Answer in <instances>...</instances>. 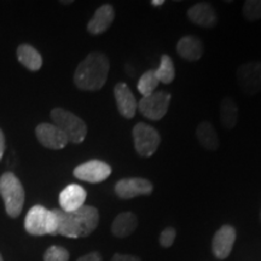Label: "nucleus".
Masks as SVG:
<instances>
[{
	"label": "nucleus",
	"mask_w": 261,
	"mask_h": 261,
	"mask_svg": "<svg viewBox=\"0 0 261 261\" xmlns=\"http://www.w3.org/2000/svg\"><path fill=\"white\" fill-rule=\"evenodd\" d=\"M17 58L23 67L31 71H38L42 67V57L35 47L22 44L17 47Z\"/></svg>",
	"instance_id": "nucleus-19"
},
{
	"label": "nucleus",
	"mask_w": 261,
	"mask_h": 261,
	"mask_svg": "<svg viewBox=\"0 0 261 261\" xmlns=\"http://www.w3.org/2000/svg\"><path fill=\"white\" fill-rule=\"evenodd\" d=\"M76 261H103V257L98 252H92L79 257Z\"/></svg>",
	"instance_id": "nucleus-27"
},
{
	"label": "nucleus",
	"mask_w": 261,
	"mask_h": 261,
	"mask_svg": "<svg viewBox=\"0 0 261 261\" xmlns=\"http://www.w3.org/2000/svg\"><path fill=\"white\" fill-rule=\"evenodd\" d=\"M132 136L137 154L143 158L154 155L161 143V137L156 128L144 122L137 123L133 127Z\"/></svg>",
	"instance_id": "nucleus-6"
},
{
	"label": "nucleus",
	"mask_w": 261,
	"mask_h": 261,
	"mask_svg": "<svg viewBox=\"0 0 261 261\" xmlns=\"http://www.w3.org/2000/svg\"><path fill=\"white\" fill-rule=\"evenodd\" d=\"M114 18H115V10L112 5L104 4L99 6L87 23V32L92 35L103 34L110 28Z\"/></svg>",
	"instance_id": "nucleus-16"
},
{
	"label": "nucleus",
	"mask_w": 261,
	"mask_h": 261,
	"mask_svg": "<svg viewBox=\"0 0 261 261\" xmlns=\"http://www.w3.org/2000/svg\"><path fill=\"white\" fill-rule=\"evenodd\" d=\"M112 174V167L107 162L100 160H90L81 163L74 169V177L83 181L97 184L109 178Z\"/></svg>",
	"instance_id": "nucleus-9"
},
{
	"label": "nucleus",
	"mask_w": 261,
	"mask_h": 261,
	"mask_svg": "<svg viewBox=\"0 0 261 261\" xmlns=\"http://www.w3.org/2000/svg\"><path fill=\"white\" fill-rule=\"evenodd\" d=\"M0 261H4V260H3V257H2V254H0Z\"/></svg>",
	"instance_id": "nucleus-32"
},
{
	"label": "nucleus",
	"mask_w": 261,
	"mask_h": 261,
	"mask_svg": "<svg viewBox=\"0 0 261 261\" xmlns=\"http://www.w3.org/2000/svg\"><path fill=\"white\" fill-rule=\"evenodd\" d=\"M175 237H177V231L173 227H166L160 234V244L163 248H169L174 243Z\"/></svg>",
	"instance_id": "nucleus-26"
},
{
	"label": "nucleus",
	"mask_w": 261,
	"mask_h": 261,
	"mask_svg": "<svg viewBox=\"0 0 261 261\" xmlns=\"http://www.w3.org/2000/svg\"><path fill=\"white\" fill-rule=\"evenodd\" d=\"M35 136L42 146L52 150H61L67 146V137L54 123H40L35 128Z\"/></svg>",
	"instance_id": "nucleus-11"
},
{
	"label": "nucleus",
	"mask_w": 261,
	"mask_h": 261,
	"mask_svg": "<svg viewBox=\"0 0 261 261\" xmlns=\"http://www.w3.org/2000/svg\"><path fill=\"white\" fill-rule=\"evenodd\" d=\"M243 16L248 21L261 18V0H247L243 5Z\"/></svg>",
	"instance_id": "nucleus-24"
},
{
	"label": "nucleus",
	"mask_w": 261,
	"mask_h": 261,
	"mask_svg": "<svg viewBox=\"0 0 261 261\" xmlns=\"http://www.w3.org/2000/svg\"><path fill=\"white\" fill-rule=\"evenodd\" d=\"M109 69V60L103 52H91L75 70V86L81 91L100 90L107 83Z\"/></svg>",
	"instance_id": "nucleus-2"
},
{
	"label": "nucleus",
	"mask_w": 261,
	"mask_h": 261,
	"mask_svg": "<svg viewBox=\"0 0 261 261\" xmlns=\"http://www.w3.org/2000/svg\"><path fill=\"white\" fill-rule=\"evenodd\" d=\"M196 137L202 148L214 151L219 148V138L215 132L213 125L210 121H202L196 128Z\"/></svg>",
	"instance_id": "nucleus-20"
},
{
	"label": "nucleus",
	"mask_w": 261,
	"mask_h": 261,
	"mask_svg": "<svg viewBox=\"0 0 261 261\" xmlns=\"http://www.w3.org/2000/svg\"><path fill=\"white\" fill-rule=\"evenodd\" d=\"M112 261H140L139 257L135 255H126V254H115L112 257Z\"/></svg>",
	"instance_id": "nucleus-28"
},
{
	"label": "nucleus",
	"mask_w": 261,
	"mask_h": 261,
	"mask_svg": "<svg viewBox=\"0 0 261 261\" xmlns=\"http://www.w3.org/2000/svg\"><path fill=\"white\" fill-rule=\"evenodd\" d=\"M236 241V230L231 225H224L217 231L212 241V252L217 259L224 260L232 252Z\"/></svg>",
	"instance_id": "nucleus-12"
},
{
	"label": "nucleus",
	"mask_w": 261,
	"mask_h": 261,
	"mask_svg": "<svg viewBox=\"0 0 261 261\" xmlns=\"http://www.w3.org/2000/svg\"><path fill=\"white\" fill-rule=\"evenodd\" d=\"M163 4H165V0H152L151 2V5L155 6V8L156 6H161Z\"/></svg>",
	"instance_id": "nucleus-30"
},
{
	"label": "nucleus",
	"mask_w": 261,
	"mask_h": 261,
	"mask_svg": "<svg viewBox=\"0 0 261 261\" xmlns=\"http://www.w3.org/2000/svg\"><path fill=\"white\" fill-rule=\"evenodd\" d=\"M4 151H5V137L3 130L0 129V161H2L3 156H4Z\"/></svg>",
	"instance_id": "nucleus-29"
},
{
	"label": "nucleus",
	"mask_w": 261,
	"mask_h": 261,
	"mask_svg": "<svg viewBox=\"0 0 261 261\" xmlns=\"http://www.w3.org/2000/svg\"><path fill=\"white\" fill-rule=\"evenodd\" d=\"M69 252L63 247L51 246L44 254V261H69Z\"/></svg>",
	"instance_id": "nucleus-25"
},
{
	"label": "nucleus",
	"mask_w": 261,
	"mask_h": 261,
	"mask_svg": "<svg viewBox=\"0 0 261 261\" xmlns=\"http://www.w3.org/2000/svg\"><path fill=\"white\" fill-rule=\"evenodd\" d=\"M50 115L54 125L64 133L69 143L80 144L86 138L87 125L79 116L62 108L52 109Z\"/></svg>",
	"instance_id": "nucleus-5"
},
{
	"label": "nucleus",
	"mask_w": 261,
	"mask_h": 261,
	"mask_svg": "<svg viewBox=\"0 0 261 261\" xmlns=\"http://www.w3.org/2000/svg\"><path fill=\"white\" fill-rule=\"evenodd\" d=\"M57 215L56 234L68 238L87 237L99 224V212L93 205H83L74 212L54 210Z\"/></svg>",
	"instance_id": "nucleus-1"
},
{
	"label": "nucleus",
	"mask_w": 261,
	"mask_h": 261,
	"mask_svg": "<svg viewBox=\"0 0 261 261\" xmlns=\"http://www.w3.org/2000/svg\"><path fill=\"white\" fill-rule=\"evenodd\" d=\"M155 74L160 83L166 85L173 83L175 77V68L173 60L168 55H162L160 60V67L155 70Z\"/></svg>",
	"instance_id": "nucleus-22"
},
{
	"label": "nucleus",
	"mask_w": 261,
	"mask_h": 261,
	"mask_svg": "<svg viewBox=\"0 0 261 261\" xmlns=\"http://www.w3.org/2000/svg\"><path fill=\"white\" fill-rule=\"evenodd\" d=\"M187 15L192 23L202 28H213L217 25V14L210 3L202 2L192 5L189 8Z\"/></svg>",
	"instance_id": "nucleus-14"
},
{
	"label": "nucleus",
	"mask_w": 261,
	"mask_h": 261,
	"mask_svg": "<svg viewBox=\"0 0 261 261\" xmlns=\"http://www.w3.org/2000/svg\"><path fill=\"white\" fill-rule=\"evenodd\" d=\"M169 103H171V93L166 91H156L139 100L138 110L148 120L159 121L167 114Z\"/></svg>",
	"instance_id": "nucleus-7"
},
{
	"label": "nucleus",
	"mask_w": 261,
	"mask_h": 261,
	"mask_svg": "<svg viewBox=\"0 0 261 261\" xmlns=\"http://www.w3.org/2000/svg\"><path fill=\"white\" fill-rule=\"evenodd\" d=\"M154 187L145 178H125L115 184V194L121 200H130L140 195H150Z\"/></svg>",
	"instance_id": "nucleus-10"
},
{
	"label": "nucleus",
	"mask_w": 261,
	"mask_h": 261,
	"mask_svg": "<svg viewBox=\"0 0 261 261\" xmlns=\"http://www.w3.org/2000/svg\"><path fill=\"white\" fill-rule=\"evenodd\" d=\"M0 196L5 204L6 214L15 219L23 210L25 192L23 185L12 172H5L0 177Z\"/></svg>",
	"instance_id": "nucleus-3"
},
{
	"label": "nucleus",
	"mask_w": 261,
	"mask_h": 261,
	"mask_svg": "<svg viewBox=\"0 0 261 261\" xmlns=\"http://www.w3.org/2000/svg\"><path fill=\"white\" fill-rule=\"evenodd\" d=\"M24 228L32 236H56L57 215L54 210L48 211L44 205H33L25 215Z\"/></svg>",
	"instance_id": "nucleus-4"
},
{
	"label": "nucleus",
	"mask_w": 261,
	"mask_h": 261,
	"mask_svg": "<svg viewBox=\"0 0 261 261\" xmlns=\"http://www.w3.org/2000/svg\"><path fill=\"white\" fill-rule=\"evenodd\" d=\"M114 97H115L116 107L119 113L126 119H132L136 115L138 109V102H137L135 94L126 83H119L114 87Z\"/></svg>",
	"instance_id": "nucleus-13"
},
{
	"label": "nucleus",
	"mask_w": 261,
	"mask_h": 261,
	"mask_svg": "<svg viewBox=\"0 0 261 261\" xmlns=\"http://www.w3.org/2000/svg\"><path fill=\"white\" fill-rule=\"evenodd\" d=\"M138 226V218L130 212L120 213L112 224V233L117 238L128 237Z\"/></svg>",
	"instance_id": "nucleus-18"
},
{
	"label": "nucleus",
	"mask_w": 261,
	"mask_h": 261,
	"mask_svg": "<svg viewBox=\"0 0 261 261\" xmlns=\"http://www.w3.org/2000/svg\"><path fill=\"white\" fill-rule=\"evenodd\" d=\"M87 194L83 187L77 184H70L61 191L60 201L61 210L63 212H74L81 208L86 200Z\"/></svg>",
	"instance_id": "nucleus-15"
},
{
	"label": "nucleus",
	"mask_w": 261,
	"mask_h": 261,
	"mask_svg": "<svg viewBox=\"0 0 261 261\" xmlns=\"http://www.w3.org/2000/svg\"><path fill=\"white\" fill-rule=\"evenodd\" d=\"M61 3L62 4H71L73 2H71V0H68V2H61Z\"/></svg>",
	"instance_id": "nucleus-31"
},
{
	"label": "nucleus",
	"mask_w": 261,
	"mask_h": 261,
	"mask_svg": "<svg viewBox=\"0 0 261 261\" xmlns=\"http://www.w3.org/2000/svg\"><path fill=\"white\" fill-rule=\"evenodd\" d=\"M159 84L160 81L158 79V76H156L155 70L149 69L139 77L138 84H137V89H138L143 97H146L156 92Z\"/></svg>",
	"instance_id": "nucleus-23"
},
{
	"label": "nucleus",
	"mask_w": 261,
	"mask_h": 261,
	"mask_svg": "<svg viewBox=\"0 0 261 261\" xmlns=\"http://www.w3.org/2000/svg\"><path fill=\"white\" fill-rule=\"evenodd\" d=\"M238 121V107L231 97H225L220 103V122L226 129H232Z\"/></svg>",
	"instance_id": "nucleus-21"
},
{
	"label": "nucleus",
	"mask_w": 261,
	"mask_h": 261,
	"mask_svg": "<svg viewBox=\"0 0 261 261\" xmlns=\"http://www.w3.org/2000/svg\"><path fill=\"white\" fill-rule=\"evenodd\" d=\"M236 76L241 90L248 96L261 92V62H248L240 65Z\"/></svg>",
	"instance_id": "nucleus-8"
},
{
	"label": "nucleus",
	"mask_w": 261,
	"mask_h": 261,
	"mask_svg": "<svg viewBox=\"0 0 261 261\" xmlns=\"http://www.w3.org/2000/svg\"><path fill=\"white\" fill-rule=\"evenodd\" d=\"M177 52L185 61L196 62L200 60L204 52L203 42L194 35H187L178 41Z\"/></svg>",
	"instance_id": "nucleus-17"
}]
</instances>
